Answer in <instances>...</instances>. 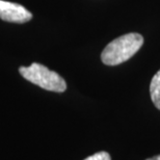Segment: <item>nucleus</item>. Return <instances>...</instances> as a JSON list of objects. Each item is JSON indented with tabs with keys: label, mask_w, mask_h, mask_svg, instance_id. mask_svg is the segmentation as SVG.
Masks as SVG:
<instances>
[{
	"label": "nucleus",
	"mask_w": 160,
	"mask_h": 160,
	"mask_svg": "<svg viewBox=\"0 0 160 160\" xmlns=\"http://www.w3.org/2000/svg\"><path fill=\"white\" fill-rule=\"evenodd\" d=\"M143 44V38L139 33H128L110 42L101 54L103 63L117 66L130 59Z\"/></svg>",
	"instance_id": "1"
},
{
	"label": "nucleus",
	"mask_w": 160,
	"mask_h": 160,
	"mask_svg": "<svg viewBox=\"0 0 160 160\" xmlns=\"http://www.w3.org/2000/svg\"><path fill=\"white\" fill-rule=\"evenodd\" d=\"M19 72L26 80L46 91L62 92L67 89L65 79L41 63L33 62L29 67H21Z\"/></svg>",
	"instance_id": "2"
},
{
	"label": "nucleus",
	"mask_w": 160,
	"mask_h": 160,
	"mask_svg": "<svg viewBox=\"0 0 160 160\" xmlns=\"http://www.w3.org/2000/svg\"><path fill=\"white\" fill-rule=\"evenodd\" d=\"M32 14L18 3L0 0V19L12 23H25L31 20Z\"/></svg>",
	"instance_id": "3"
},
{
	"label": "nucleus",
	"mask_w": 160,
	"mask_h": 160,
	"mask_svg": "<svg viewBox=\"0 0 160 160\" xmlns=\"http://www.w3.org/2000/svg\"><path fill=\"white\" fill-rule=\"evenodd\" d=\"M150 95L153 103L160 110V70L156 73L150 84Z\"/></svg>",
	"instance_id": "4"
},
{
	"label": "nucleus",
	"mask_w": 160,
	"mask_h": 160,
	"mask_svg": "<svg viewBox=\"0 0 160 160\" xmlns=\"http://www.w3.org/2000/svg\"><path fill=\"white\" fill-rule=\"evenodd\" d=\"M83 160H111V157L107 152L101 151V152L96 153V154L92 155V156H88V157H86Z\"/></svg>",
	"instance_id": "5"
},
{
	"label": "nucleus",
	"mask_w": 160,
	"mask_h": 160,
	"mask_svg": "<svg viewBox=\"0 0 160 160\" xmlns=\"http://www.w3.org/2000/svg\"><path fill=\"white\" fill-rule=\"evenodd\" d=\"M147 160H160V155L154 156V157H152V158H149V159H147Z\"/></svg>",
	"instance_id": "6"
}]
</instances>
